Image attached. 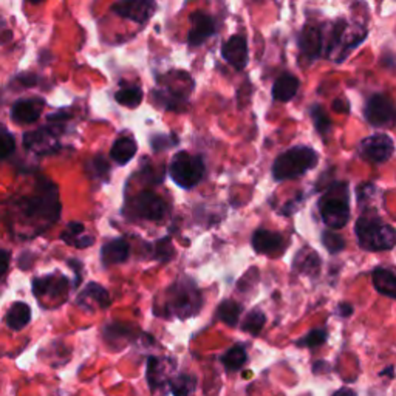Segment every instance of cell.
Listing matches in <instances>:
<instances>
[{"mask_svg": "<svg viewBox=\"0 0 396 396\" xmlns=\"http://www.w3.org/2000/svg\"><path fill=\"white\" fill-rule=\"evenodd\" d=\"M353 306H351L350 304H347V302H342V304H339L336 306V314L337 316H341V317H350L351 314H353Z\"/></svg>", "mask_w": 396, "mask_h": 396, "instance_id": "obj_41", "label": "cell"}, {"mask_svg": "<svg viewBox=\"0 0 396 396\" xmlns=\"http://www.w3.org/2000/svg\"><path fill=\"white\" fill-rule=\"evenodd\" d=\"M67 265L74 271V285L73 286L78 288L81 285V280H83V274H81V271H83V262L78 260V259H70V260H67Z\"/></svg>", "mask_w": 396, "mask_h": 396, "instance_id": "obj_38", "label": "cell"}, {"mask_svg": "<svg viewBox=\"0 0 396 396\" xmlns=\"http://www.w3.org/2000/svg\"><path fill=\"white\" fill-rule=\"evenodd\" d=\"M130 244L124 238H112L101 248V260L104 267H112L129 259Z\"/></svg>", "mask_w": 396, "mask_h": 396, "instance_id": "obj_20", "label": "cell"}, {"mask_svg": "<svg viewBox=\"0 0 396 396\" xmlns=\"http://www.w3.org/2000/svg\"><path fill=\"white\" fill-rule=\"evenodd\" d=\"M68 285H70V280H68L67 275L61 274L59 271L42 275V278H36L31 282L33 294L37 299H54L65 296L68 293Z\"/></svg>", "mask_w": 396, "mask_h": 396, "instance_id": "obj_10", "label": "cell"}, {"mask_svg": "<svg viewBox=\"0 0 396 396\" xmlns=\"http://www.w3.org/2000/svg\"><path fill=\"white\" fill-rule=\"evenodd\" d=\"M138 152V144L134 140V136H121L113 143L110 149L112 160L116 163L118 166H125Z\"/></svg>", "mask_w": 396, "mask_h": 396, "instance_id": "obj_22", "label": "cell"}, {"mask_svg": "<svg viewBox=\"0 0 396 396\" xmlns=\"http://www.w3.org/2000/svg\"><path fill=\"white\" fill-rule=\"evenodd\" d=\"M2 103H3V95H2V90H0V107H2Z\"/></svg>", "mask_w": 396, "mask_h": 396, "instance_id": "obj_45", "label": "cell"}, {"mask_svg": "<svg viewBox=\"0 0 396 396\" xmlns=\"http://www.w3.org/2000/svg\"><path fill=\"white\" fill-rule=\"evenodd\" d=\"M56 138H58V134L52 125L34 132H27L23 135V147L39 155L54 154L61 147Z\"/></svg>", "mask_w": 396, "mask_h": 396, "instance_id": "obj_11", "label": "cell"}, {"mask_svg": "<svg viewBox=\"0 0 396 396\" xmlns=\"http://www.w3.org/2000/svg\"><path fill=\"white\" fill-rule=\"evenodd\" d=\"M87 174H92L95 178H105L107 175L110 174V166L109 163H107L103 156L98 155L95 158L90 160L89 165H87Z\"/></svg>", "mask_w": 396, "mask_h": 396, "instance_id": "obj_36", "label": "cell"}, {"mask_svg": "<svg viewBox=\"0 0 396 396\" xmlns=\"http://www.w3.org/2000/svg\"><path fill=\"white\" fill-rule=\"evenodd\" d=\"M16 150V140L5 124L0 123V160L8 158Z\"/></svg>", "mask_w": 396, "mask_h": 396, "instance_id": "obj_35", "label": "cell"}, {"mask_svg": "<svg viewBox=\"0 0 396 396\" xmlns=\"http://www.w3.org/2000/svg\"><path fill=\"white\" fill-rule=\"evenodd\" d=\"M319 212L331 231L342 229L350 220V196L347 183H335L319 200Z\"/></svg>", "mask_w": 396, "mask_h": 396, "instance_id": "obj_4", "label": "cell"}, {"mask_svg": "<svg viewBox=\"0 0 396 396\" xmlns=\"http://www.w3.org/2000/svg\"><path fill=\"white\" fill-rule=\"evenodd\" d=\"M167 387L172 396H192L197 388V378L189 373L174 375Z\"/></svg>", "mask_w": 396, "mask_h": 396, "instance_id": "obj_27", "label": "cell"}, {"mask_svg": "<svg viewBox=\"0 0 396 396\" xmlns=\"http://www.w3.org/2000/svg\"><path fill=\"white\" fill-rule=\"evenodd\" d=\"M308 112H310V116L313 119V124H314V127H316L317 134L322 136L329 135L331 130V119L329 118V115H326L324 107L319 104H313L310 109H308Z\"/></svg>", "mask_w": 396, "mask_h": 396, "instance_id": "obj_32", "label": "cell"}, {"mask_svg": "<svg viewBox=\"0 0 396 396\" xmlns=\"http://www.w3.org/2000/svg\"><path fill=\"white\" fill-rule=\"evenodd\" d=\"M242 310H243L242 305L237 304L236 300H231V299L223 300L217 308V317L222 320L223 324L234 329V326H237L238 322H240Z\"/></svg>", "mask_w": 396, "mask_h": 396, "instance_id": "obj_29", "label": "cell"}, {"mask_svg": "<svg viewBox=\"0 0 396 396\" xmlns=\"http://www.w3.org/2000/svg\"><path fill=\"white\" fill-rule=\"evenodd\" d=\"M294 268L298 269L300 274H310L316 275L320 269V260L317 254L313 249L304 248L294 259Z\"/></svg>", "mask_w": 396, "mask_h": 396, "instance_id": "obj_28", "label": "cell"}, {"mask_svg": "<svg viewBox=\"0 0 396 396\" xmlns=\"http://www.w3.org/2000/svg\"><path fill=\"white\" fill-rule=\"evenodd\" d=\"M84 231H85V226L83 223H79V222L68 223L65 231L61 234V240L78 249L89 248L93 243H95V238H93L92 236L84 234Z\"/></svg>", "mask_w": 396, "mask_h": 396, "instance_id": "obj_23", "label": "cell"}, {"mask_svg": "<svg viewBox=\"0 0 396 396\" xmlns=\"http://www.w3.org/2000/svg\"><path fill=\"white\" fill-rule=\"evenodd\" d=\"M251 244L257 254H278L284 247V237L268 229H257L251 237Z\"/></svg>", "mask_w": 396, "mask_h": 396, "instance_id": "obj_18", "label": "cell"}, {"mask_svg": "<svg viewBox=\"0 0 396 396\" xmlns=\"http://www.w3.org/2000/svg\"><path fill=\"white\" fill-rule=\"evenodd\" d=\"M45 101L41 98H22L17 99L11 107V119L16 124H33L41 118Z\"/></svg>", "mask_w": 396, "mask_h": 396, "instance_id": "obj_15", "label": "cell"}, {"mask_svg": "<svg viewBox=\"0 0 396 396\" xmlns=\"http://www.w3.org/2000/svg\"><path fill=\"white\" fill-rule=\"evenodd\" d=\"M203 306V294L196 282L189 278H181L166 290L163 317L186 320L196 317Z\"/></svg>", "mask_w": 396, "mask_h": 396, "instance_id": "obj_1", "label": "cell"}, {"mask_svg": "<svg viewBox=\"0 0 396 396\" xmlns=\"http://www.w3.org/2000/svg\"><path fill=\"white\" fill-rule=\"evenodd\" d=\"M331 396H357V393L355 390H351V388L342 387V388H339V390H336L335 393H333Z\"/></svg>", "mask_w": 396, "mask_h": 396, "instance_id": "obj_43", "label": "cell"}, {"mask_svg": "<svg viewBox=\"0 0 396 396\" xmlns=\"http://www.w3.org/2000/svg\"><path fill=\"white\" fill-rule=\"evenodd\" d=\"M393 373H395V368L390 366L388 368L382 370V372H381L379 375H381V376H388V378H393Z\"/></svg>", "mask_w": 396, "mask_h": 396, "instance_id": "obj_44", "label": "cell"}, {"mask_svg": "<svg viewBox=\"0 0 396 396\" xmlns=\"http://www.w3.org/2000/svg\"><path fill=\"white\" fill-rule=\"evenodd\" d=\"M21 209L27 217L43 218L48 223L56 222L61 216L58 187L52 181L43 180V183L39 186V194L22 200Z\"/></svg>", "mask_w": 396, "mask_h": 396, "instance_id": "obj_6", "label": "cell"}, {"mask_svg": "<svg viewBox=\"0 0 396 396\" xmlns=\"http://www.w3.org/2000/svg\"><path fill=\"white\" fill-rule=\"evenodd\" d=\"M364 116L373 127H387L396 121V105L387 95L376 93L367 99Z\"/></svg>", "mask_w": 396, "mask_h": 396, "instance_id": "obj_7", "label": "cell"}, {"mask_svg": "<svg viewBox=\"0 0 396 396\" xmlns=\"http://www.w3.org/2000/svg\"><path fill=\"white\" fill-rule=\"evenodd\" d=\"M156 10L155 2H147V0H138V2H118L112 5V11L119 17L127 19V21L144 25L149 22V19L154 16Z\"/></svg>", "mask_w": 396, "mask_h": 396, "instance_id": "obj_14", "label": "cell"}, {"mask_svg": "<svg viewBox=\"0 0 396 396\" xmlns=\"http://www.w3.org/2000/svg\"><path fill=\"white\" fill-rule=\"evenodd\" d=\"M14 81H17L19 84H22L23 87H27L28 89V87L37 85V83H39V78H37L33 73H22V74H17Z\"/></svg>", "mask_w": 396, "mask_h": 396, "instance_id": "obj_39", "label": "cell"}, {"mask_svg": "<svg viewBox=\"0 0 396 396\" xmlns=\"http://www.w3.org/2000/svg\"><path fill=\"white\" fill-rule=\"evenodd\" d=\"M169 362L172 361L167 359V357H158V356H150L147 359L146 378L152 392H160L169 386V381H171L174 376L171 373V368H175V364L169 366Z\"/></svg>", "mask_w": 396, "mask_h": 396, "instance_id": "obj_12", "label": "cell"}, {"mask_svg": "<svg viewBox=\"0 0 396 396\" xmlns=\"http://www.w3.org/2000/svg\"><path fill=\"white\" fill-rule=\"evenodd\" d=\"M322 244L325 247V249L329 251L330 254H339V253H342V251L345 249V240H344V237L342 236H339L336 234L335 231H330V229H326L322 232Z\"/></svg>", "mask_w": 396, "mask_h": 396, "instance_id": "obj_34", "label": "cell"}, {"mask_svg": "<svg viewBox=\"0 0 396 396\" xmlns=\"http://www.w3.org/2000/svg\"><path fill=\"white\" fill-rule=\"evenodd\" d=\"M267 324V316L265 313L259 308H254V310H251L247 317L243 319L242 322V330L244 333H249L251 336H259L260 331L263 330V326Z\"/></svg>", "mask_w": 396, "mask_h": 396, "instance_id": "obj_31", "label": "cell"}, {"mask_svg": "<svg viewBox=\"0 0 396 396\" xmlns=\"http://www.w3.org/2000/svg\"><path fill=\"white\" fill-rule=\"evenodd\" d=\"M319 156L310 146H294L280 154L273 163V177L275 181L299 178L317 166Z\"/></svg>", "mask_w": 396, "mask_h": 396, "instance_id": "obj_3", "label": "cell"}, {"mask_svg": "<svg viewBox=\"0 0 396 396\" xmlns=\"http://www.w3.org/2000/svg\"><path fill=\"white\" fill-rule=\"evenodd\" d=\"M115 101L119 105L129 107V109H136L143 101V89L138 85H123L115 93Z\"/></svg>", "mask_w": 396, "mask_h": 396, "instance_id": "obj_30", "label": "cell"}, {"mask_svg": "<svg viewBox=\"0 0 396 396\" xmlns=\"http://www.w3.org/2000/svg\"><path fill=\"white\" fill-rule=\"evenodd\" d=\"M326 339H329V331L325 329H316L306 333L304 337H300L296 345L304 348H317L326 342Z\"/></svg>", "mask_w": 396, "mask_h": 396, "instance_id": "obj_33", "label": "cell"}, {"mask_svg": "<svg viewBox=\"0 0 396 396\" xmlns=\"http://www.w3.org/2000/svg\"><path fill=\"white\" fill-rule=\"evenodd\" d=\"M357 244L366 251H390L396 247V229L379 217L366 213L355 225Z\"/></svg>", "mask_w": 396, "mask_h": 396, "instance_id": "obj_2", "label": "cell"}, {"mask_svg": "<svg viewBox=\"0 0 396 396\" xmlns=\"http://www.w3.org/2000/svg\"><path fill=\"white\" fill-rule=\"evenodd\" d=\"M10 262H11V253H10V251L0 248V279L3 278V275L6 274V271H8Z\"/></svg>", "mask_w": 396, "mask_h": 396, "instance_id": "obj_40", "label": "cell"}, {"mask_svg": "<svg viewBox=\"0 0 396 396\" xmlns=\"http://www.w3.org/2000/svg\"><path fill=\"white\" fill-rule=\"evenodd\" d=\"M167 172L175 185L181 187V189L189 191L192 187H196L205 177L206 166L203 156L191 155L189 152L181 150V152L172 156L167 166Z\"/></svg>", "mask_w": 396, "mask_h": 396, "instance_id": "obj_5", "label": "cell"}, {"mask_svg": "<svg viewBox=\"0 0 396 396\" xmlns=\"http://www.w3.org/2000/svg\"><path fill=\"white\" fill-rule=\"evenodd\" d=\"M222 56L236 70H244L248 65V42L244 36H231L222 45Z\"/></svg>", "mask_w": 396, "mask_h": 396, "instance_id": "obj_16", "label": "cell"}, {"mask_svg": "<svg viewBox=\"0 0 396 396\" xmlns=\"http://www.w3.org/2000/svg\"><path fill=\"white\" fill-rule=\"evenodd\" d=\"M299 79L291 73H284L275 79V83L273 85V98L278 101V103H288L291 101L299 90Z\"/></svg>", "mask_w": 396, "mask_h": 396, "instance_id": "obj_21", "label": "cell"}, {"mask_svg": "<svg viewBox=\"0 0 396 396\" xmlns=\"http://www.w3.org/2000/svg\"><path fill=\"white\" fill-rule=\"evenodd\" d=\"M333 110L337 112V113H348V110H350L348 101L335 99V103H333Z\"/></svg>", "mask_w": 396, "mask_h": 396, "instance_id": "obj_42", "label": "cell"}, {"mask_svg": "<svg viewBox=\"0 0 396 396\" xmlns=\"http://www.w3.org/2000/svg\"><path fill=\"white\" fill-rule=\"evenodd\" d=\"M395 143L387 134H375L364 138L359 144V155L373 165H382L392 158Z\"/></svg>", "mask_w": 396, "mask_h": 396, "instance_id": "obj_8", "label": "cell"}, {"mask_svg": "<svg viewBox=\"0 0 396 396\" xmlns=\"http://www.w3.org/2000/svg\"><path fill=\"white\" fill-rule=\"evenodd\" d=\"M220 361H222V364L225 366L226 372L229 373L238 372V370H242L244 367V364L248 362L247 348H244V345L242 344L232 345V347L220 357Z\"/></svg>", "mask_w": 396, "mask_h": 396, "instance_id": "obj_26", "label": "cell"}, {"mask_svg": "<svg viewBox=\"0 0 396 396\" xmlns=\"http://www.w3.org/2000/svg\"><path fill=\"white\" fill-rule=\"evenodd\" d=\"M299 47L306 58L316 59L322 54V31L316 25H305L299 34Z\"/></svg>", "mask_w": 396, "mask_h": 396, "instance_id": "obj_19", "label": "cell"}, {"mask_svg": "<svg viewBox=\"0 0 396 396\" xmlns=\"http://www.w3.org/2000/svg\"><path fill=\"white\" fill-rule=\"evenodd\" d=\"M76 304L84 310H105L109 308L112 300L110 294L103 285L96 282H89L83 291L79 293Z\"/></svg>", "mask_w": 396, "mask_h": 396, "instance_id": "obj_17", "label": "cell"}, {"mask_svg": "<svg viewBox=\"0 0 396 396\" xmlns=\"http://www.w3.org/2000/svg\"><path fill=\"white\" fill-rule=\"evenodd\" d=\"M167 206L165 200L154 192L144 191L132 200V213L147 222H161L166 217Z\"/></svg>", "mask_w": 396, "mask_h": 396, "instance_id": "obj_9", "label": "cell"}, {"mask_svg": "<svg viewBox=\"0 0 396 396\" xmlns=\"http://www.w3.org/2000/svg\"><path fill=\"white\" fill-rule=\"evenodd\" d=\"M154 248H155V254H154L155 259H158L161 262L171 260V257L174 256V244L169 237L161 238V240H156L154 243Z\"/></svg>", "mask_w": 396, "mask_h": 396, "instance_id": "obj_37", "label": "cell"}, {"mask_svg": "<svg viewBox=\"0 0 396 396\" xmlns=\"http://www.w3.org/2000/svg\"><path fill=\"white\" fill-rule=\"evenodd\" d=\"M31 322V308L25 302H16L5 314V324L8 329L21 331Z\"/></svg>", "mask_w": 396, "mask_h": 396, "instance_id": "obj_24", "label": "cell"}, {"mask_svg": "<svg viewBox=\"0 0 396 396\" xmlns=\"http://www.w3.org/2000/svg\"><path fill=\"white\" fill-rule=\"evenodd\" d=\"M216 21L203 11H196L191 14V30L187 34V45L197 48L216 34Z\"/></svg>", "mask_w": 396, "mask_h": 396, "instance_id": "obj_13", "label": "cell"}, {"mask_svg": "<svg viewBox=\"0 0 396 396\" xmlns=\"http://www.w3.org/2000/svg\"><path fill=\"white\" fill-rule=\"evenodd\" d=\"M373 285L382 296L396 299V275L387 268H376L373 274Z\"/></svg>", "mask_w": 396, "mask_h": 396, "instance_id": "obj_25", "label": "cell"}]
</instances>
